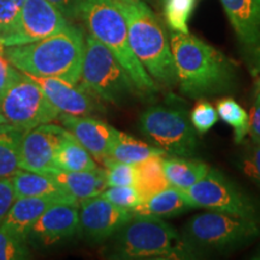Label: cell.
<instances>
[{
    "mask_svg": "<svg viewBox=\"0 0 260 260\" xmlns=\"http://www.w3.org/2000/svg\"><path fill=\"white\" fill-rule=\"evenodd\" d=\"M170 48L182 94L198 99L234 89L235 64L217 48L189 32L177 31L170 34Z\"/></svg>",
    "mask_w": 260,
    "mask_h": 260,
    "instance_id": "6da1fadb",
    "label": "cell"
},
{
    "mask_svg": "<svg viewBox=\"0 0 260 260\" xmlns=\"http://www.w3.org/2000/svg\"><path fill=\"white\" fill-rule=\"evenodd\" d=\"M0 54L22 73L38 77H54L77 84L84 54V34L77 25L42 40L15 46H0Z\"/></svg>",
    "mask_w": 260,
    "mask_h": 260,
    "instance_id": "7a4b0ae2",
    "label": "cell"
},
{
    "mask_svg": "<svg viewBox=\"0 0 260 260\" xmlns=\"http://www.w3.org/2000/svg\"><path fill=\"white\" fill-rule=\"evenodd\" d=\"M124 16L129 44L142 67L157 84L174 87L177 74L170 41L151 9L140 0H113Z\"/></svg>",
    "mask_w": 260,
    "mask_h": 260,
    "instance_id": "3957f363",
    "label": "cell"
},
{
    "mask_svg": "<svg viewBox=\"0 0 260 260\" xmlns=\"http://www.w3.org/2000/svg\"><path fill=\"white\" fill-rule=\"evenodd\" d=\"M80 19L88 28L89 34L109 48L122 64L136 90L146 94L158 92V84L130 47L125 18L113 0H86Z\"/></svg>",
    "mask_w": 260,
    "mask_h": 260,
    "instance_id": "277c9868",
    "label": "cell"
},
{
    "mask_svg": "<svg viewBox=\"0 0 260 260\" xmlns=\"http://www.w3.org/2000/svg\"><path fill=\"white\" fill-rule=\"evenodd\" d=\"M259 235V220L209 211L188 220L180 236L183 248L189 256H195L203 253L233 251Z\"/></svg>",
    "mask_w": 260,
    "mask_h": 260,
    "instance_id": "5b68a950",
    "label": "cell"
},
{
    "mask_svg": "<svg viewBox=\"0 0 260 260\" xmlns=\"http://www.w3.org/2000/svg\"><path fill=\"white\" fill-rule=\"evenodd\" d=\"M112 258L180 259L190 258L176 230L160 217L133 214L118 230Z\"/></svg>",
    "mask_w": 260,
    "mask_h": 260,
    "instance_id": "8992f818",
    "label": "cell"
},
{
    "mask_svg": "<svg viewBox=\"0 0 260 260\" xmlns=\"http://www.w3.org/2000/svg\"><path fill=\"white\" fill-rule=\"evenodd\" d=\"M80 83L93 95L121 104L135 92V84L122 64L93 35L84 37V54Z\"/></svg>",
    "mask_w": 260,
    "mask_h": 260,
    "instance_id": "52a82bcc",
    "label": "cell"
},
{
    "mask_svg": "<svg viewBox=\"0 0 260 260\" xmlns=\"http://www.w3.org/2000/svg\"><path fill=\"white\" fill-rule=\"evenodd\" d=\"M140 132L168 155L191 157L199 147L197 130L187 111L177 107L152 106L140 116Z\"/></svg>",
    "mask_w": 260,
    "mask_h": 260,
    "instance_id": "ba28073f",
    "label": "cell"
},
{
    "mask_svg": "<svg viewBox=\"0 0 260 260\" xmlns=\"http://www.w3.org/2000/svg\"><path fill=\"white\" fill-rule=\"evenodd\" d=\"M0 113L6 123L27 132L52 123L60 115L41 87L22 71L18 79L0 94Z\"/></svg>",
    "mask_w": 260,
    "mask_h": 260,
    "instance_id": "9c48e42d",
    "label": "cell"
},
{
    "mask_svg": "<svg viewBox=\"0 0 260 260\" xmlns=\"http://www.w3.org/2000/svg\"><path fill=\"white\" fill-rule=\"evenodd\" d=\"M183 191L191 207L259 220L255 201L216 169H210L200 181Z\"/></svg>",
    "mask_w": 260,
    "mask_h": 260,
    "instance_id": "30bf717a",
    "label": "cell"
},
{
    "mask_svg": "<svg viewBox=\"0 0 260 260\" xmlns=\"http://www.w3.org/2000/svg\"><path fill=\"white\" fill-rule=\"evenodd\" d=\"M69 19L47 0H24L17 19L0 37V46L35 42L63 30Z\"/></svg>",
    "mask_w": 260,
    "mask_h": 260,
    "instance_id": "8fae6325",
    "label": "cell"
},
{
    "mask_svg": "<svg viewBox=\"0 0 260 260\" xmlns=\"http://www.w3.org/2000/svg\"><path fill=\"white\" fill-rule=\"evenodd\" d=\"M239 41L247 69L260 75V0H220Z\"/></svg>",
    "mask_w": 260,
    "mask_h": 260,
    "instance_id": "7c38bea8",
    "label": "cell"
},
{
    "mask_svg": "<svg viewBox=\"0 0 260 260\" xmlns=\"http://www.w3.org/2000/svg\"><path fill=\"white\" fill-rule=\"evenodd\" d=\"M65 132L64 126L46 123L25 132L21 145L19 169L42 175L58 171L56 151Z\"/></svg>",
    "mask_w": 260,
    "mask_h": 260,
    "instance_id": "4fadbf2b",
    "label": "cell"
},
{
    "mask_svg": "<svg viewBox=\"0 0 260 260\" xmlns=\"http://www.w3.org/2000/svg\"><path fill=\"white\" fill-rule=\"evenodd\" d=\"M79 206V230L95 242L118 233L133 217L132 211L116 206L102 195L80 200Z\"/></svg>",
    "mask_w": 260,
    "mask_h": 260,
    "instance_id": "5bb4252c",
    "label": "cell"
},
{
    "mask_svg": "<svg viewBox=\"0 0 260 260\" xmlns=\"http://www.w3.org/2000/svg\"><path fill=\"white\" fill-rule=\"evenodd\" d=\"M30 76L41 87L52 105L60 113L89 116L99 109L93 94L80 82L73 84L54 77Z\"/></svg>",
    "mask_w": 260,
    "mask_h": 260,
    "instance_id": "9a60e30c",
    "label": "cell"
},
{
    "mask_svg": "<svg viewBox=\"0 0 260 260\" xmlns=\"http://www.w3.org/2000/svg\"><path fill=\"white\" fill-rule=\"evenodd\" d=\"M61 125L71 133L77 141L98 161L104 162L111 147L117 129L107 123L89 116H74L60 113Z\"/></svg>",
    "mask_w": 260,
    "mask_h": 260,
    "instance_id": "2e32d148",
    "label": "cell"
},
{
    "mask_svg": "<svg viewBox=\"0 0 260 260\" xmlns=\"http://www.w3.org/2000/svg\"><path fill=\"white\" fill-rule=\"evenodd\" d=\"M77 204L58 203L48 207L31 228L28 240L52 245L74 236L79 232Z\"/></svg>",
    "mask_w": 260,
    "mask_h": 260,
    "instance_id": "e0dca14e",
    "label": "cell"
},
{
    "mask_svg": "<svg viewBox=\"0 0 260 260\" xmlns=\"http://www.w3.org/2000/svg\"><path fill=\"white\" fill-rule=\"evenodd\" d=\"M15 198H46L58 203L77 204L73 195L48 175L38 174L27 170H19L11 177Z\"/></svg>",
    "mask_w": 260,
    "mask_h": 260,
    "instance_id": "ac0fdd59",
    "label": "cell"
},
{
    "mask_svg": "<svg viewBox=\"0 0 260 260\" xmlns=\"http://www.w3.org/2000/svg\"><path fill=\"white\" fill-rule=\"evenodd\" d=\"M58 201L46 198H18L0 224L6 232L27 242L31 228L42 213Z\"/></svg>",
    "mask_w": 260,
    "mask_h": 260,
    "instance_id": "d6986e66",
    "label": "cell"
},
{
    "mask_svg": "<svg viewBox=\"0 0 260 260\" xmlns=\"http://www.w3.org/2000/svg\"><path fill=\"white\" fill-rule=\"evenodd\" d=\"M77 201L100 195L107 188L106 171L96 168L87 171H61L50 174Z\"/></svg>",
    "mask_w": 260,
    "mask_h": 260,
    "instance_id": "ffe728a7",
    "label": "cell"
},
{
    "mask_svg": "<svg viewBox=\"0 0 260 260\" xmlns=\"http://www.w3.org/2000/svg\"><path fill=\"white\" fill-rule=\"evenodd\" d=\"M193 209L183 190L168 187L147 200L141 201L132 210L133 214L153 217H172Z\"/></svg>",
    "mask_w": 260,
    "mask_h": 260,
    "instance_id": "44dd1931",
    "label": "cell"
},
{
    "mask_svg": "<svg viewBox=\"0 0 260 260\" xmlns=\"http://www.w3.org/2000/svg\"><path fill=\"white\" fill-rule=\"evenodd\" d=\"M162 157L154 155L134 164V184L141 201L147 200L159 191L170 187L162 169Z\"/></svg>",
    "mask_w": 260,
    "mask_h": 260,
    "instance_id": "7402d4cb",
    "label": "cell"
},
{
    "mask_svg": "<svg viewBox=\"0 0 260 260\" xmlns=\"http://www.w3.org/2000/svg\"><path fill=\"white\" fill-rule=\"evenodd\" d=\"M154 155H168L160 148L151 146L146 142L139 141L133 136L117 130L115 139H113L111 147H110L109 154L103 164L110 161L125 162V164L134 165L145 159H148Z\"/></svg>",
    "mask_w": 260,
    "mask_h": 260,
    "instance_id": "603a6c76",
    "label": "cell"
},
{
    "mask_svg": "<svg viewBox=\"0 0 260 260\" xmlns=\"http://www.w3.org/2000/svg\"><path fill=\"white\" fill-rule=\"evenodd\" d=\"M162 169L171 187L186 190L200 181L210 170V167L200 160H191L177 155H165L162 157Z\"/></svg>",
    "mask_w": 260,
    "mask_h": 260,
    "instance_id": "cb8c5ba5",
    "label": "cell"
},
{
    "mask_svg": "<svg viewBox=\"0 0 260 260\" xmlns=\"http://www.w3.org/2000/svg\"><path fill=\"white\" fill-rule=\"evenodd\" d=\"M56 164L61 171H87L98 168L92 154L67 129L56 151Z\"/></svg>",
    "mask_w": 260,
    "mask_h": 260,
    "instance_id": "d4e9b609",
    "label": "cell"
},
{
    "mask_svg": "<svg viewBox=\"0 0 260 260\" xmlns=\"http://www.w3.org/2000/svg\"><path fill=\"white\" fill-rule=\"evenodd\" d=\"M25 132L9 123L0 125V178L12 177L19 170L21 145Z\"/></svg>",
    "mask_w": 260,
    "mask_h": 260,
    "instance_id": "484cf974",
    "label": "cell"
},
{
    "mask_svg": "<svg viewBox=\"0 0 260 260\" xmlns=\"http://www.w3.org/2000/svg\"><path fill=\"white\" fill-rule=\"evenodd\" d=\"M217 113L220 119L234 129V140L236 144H242L248 134L249 115L233 98H223L217 102Z\"/></svg>",
    "mask_w": 260,
    "mask_h": 260,
    "instance_id": "4316f807",
    "label": "cell"
},
{
    "mask_svg": "<svg viewBox=\"0 0 260 260\" xmlns=\"http://www.w3.org/2000/svg\"><path fill=\"white\" fill-rule=\"evenodd\" d=\"M164 2V16L172 31L189 32L188 21L193 12L194 0H162Z\"/></svg>",
    "mask_w": 260,
    "mask_h": 260,
    "instance_id": "83f0119b",
    "label": "cell"
},
{
    "mask_svg": "<svg viewBox=\"0 0 260 260\" xmlns=\"http://www.w3.org/2000/svg\"><path fill=\"white\" fill-rule=\"evenodd\" d=\"M237 167L253 183L260 187V144L248 142L237 159Z\"/></svg>",
    "mask_w": 260,
    "mask_h": 260,
    "instance_id": "f1b7e54d",
    "label": "cell"
},
{
    "mask_svg": "<svg viewBox=\"0 0 260 260\" xmlns=\"http://www.w3.org/2000/svg\"><path fill=\"white\" fill-rule=\"evenodd\" d=\"M29 258L27 242L6 232L0 225V260H22Z\"/></svg>",
    "mask_w": 260,
    "mask_h": 260,
    "instance_id": "f546056e",
    "label": "cell"
},
{
    "mask_svg": "<svg viewBox=\"0 0 260 260\" xmlns=\"http://www.w3.org/2000/svg\"><path fill=\"white\" fill-rule=\"evenodd\" d=\"M100 195L116 206L130 211L141 203L138 191L133 186L107 187Z\"/></svg>",
    "mask_w": 260,
    "mask_h": 260,
    "instance_id": "4dcf8cb0",
    "label": "cell"
},
{
    "mask_svg": "<svg viewBox=\"0 0 260 260\" xmlns=\"http://www.w3.org/2000/svg\"><path fill=\"white\" fill-rule=\"evenodd\" d=\"M190 123L199 134H205L218 122V113L212 104L200 102L190 113Z\"/></svg>",
    "mask_w": 260,
    "mask_h": 260,
    "instance_id": "1f68e13d",
    "label": "cell"
},
{
    "mask_svg": "<svg viewBox=\"0 0 260 260\" xmlns=\"http://www.w3.org/2000/svg\"><path fill=\"white\" fill-rule=\"evenodd\" d=\"M105 167L107 187L133 186L134 184V165L110 161L106 162Z\"/></svg>",
    "mask_w": 260,
    "mask_h": 260,
    "instance_id": "d6a6232c",
    "label": "cell"
},
{
    "mask_svg": "<svg viewBox=\"0 0 260 260\" xmlns=\"http://www.w3.org/2000/svg\"><path fill=\"white\" fill-rule=\"evenodd\" d=\"M24 0H0V37L14 25Z\"/></svg>",
    "mask_w": 260,
    "mask_h": 260,
    "instance_id": "836d02e7",
    "label": "cell"
},
{
    "mask_svg": "<svg viewBox=\"0 0 260 260\" xmlns=\"http://www.w3.org/2000/svg\"><path fill=\"white\" fill-rule=\"evenodd\" d=\"M16 200L11 177L0 178V224L5 219L12 204Z\"/></svg>",
    "mask_w": 260,
    "mask_h": 260,
    "instance_id": "e575fe53",
    "label": "cell"
},
{
    "mask_svg": "<svg viewBox=\"0 0 260 260\" xmlns=\"http://www.w3.org/2000/svg\"><path fill=\"white\" fill-rule=\"evenodd\" d=\"M52 5L56 6L69 21L80 19L81 11L86 0H47Z\"/></svg>",
    "mask_w": 260,
    "mask_h": 260,
    "instance_id": "d590c367",
    "label": "cell"
},
{
    "mask_svg": "<svg viewBox=\"0 0 260 260\" xmlns=\"http://www.w3.org/2000/svg\"><path fill=\"white\" fill-rule=\"evenodd\" d=\"M248 134L251 141L260 144V88H255V99L249 115Z\"/></svg>",
    "mask_w": 260,
    "mask_h": 260,
    "instance_id": "8d00e7d4",
    "label": "cell"
},
{
    "mask_svg": "<svg viewBox=\"0 0 260 260\" xmlns=\"http://www.w3.org/2000/svg\"><path fill=\"white\" fill-rule=\"evenodd\" d=\"M19 75H21V71L16 69L14 65L6 60L3 54H0V94L11 86L18 79Z\"/></svg>",
    "mask_w": 260,
    "mask_h": 260,
    "instance_id": "74e56055",
    "label": "cell"
},
{
    "mask_svg": "<svg viewBox=\"0 0 260 260\" xmlns=\"http://www.w3.org/2000/svg\"><path fill=\"white\" fill-rule=\"evenodd\" d=\"M4 123H6L5 118H4V117L2 116V113H0V125H2V124H4Z\"/></svg>",
    "mask_w": 260,
    "mask_h": 260,
    "instance_id": "f35d334b",
    "label": "cell"
},
{
    "mask_svg": "<svg viewBox=\"0 0 260 260\" xmlns=\"http://www.w3.org/2000/svg\"><path fill=\"white\" fill-rule=\"evenodd\" d=\"M256 88H260V79L258 80V83H256Z\"/></svg>",
    "mask_w": 260,
    "mask_h": 260,
    "instance_id": "ab89813d",
    "label": "cell"
},
{
    "mask_svg": "<svg viewBox=\"0 0 260 260\" xmlns=\"http://www.w3.org/2000/svg\"><path fill=\"white\" fill-rule=\"evenodd\" d=\"M254 259H260V253L256 256H254Z\"/></svg>",
    "mask_w": 260,
    "mask_h": 260,
    "instance_id": "60d3db41",
    "label": "cell"
}]
</instances>
